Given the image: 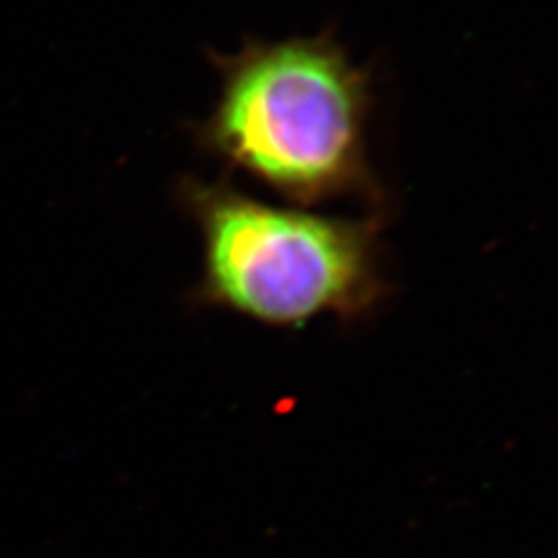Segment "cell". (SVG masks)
I'll return each instance as SVG.
<instances>
[{
  "label": "cell",
  "mask_w": 558,
  "mask_h": 558,
  "mask_svg": "<svg viewBox=\"0 0 558 558\" xmlns=\"http://www.w3.org/2000/svg\"><path fill=\"white\" fill-rule=\"evenodd\" d=\"M186 203L199 223L207 304L274 327L356 317L377 304L375 221L278 207L223 184H191Z\"/></svg>",
  "instance_id": "7a4b0ae2"
},
{
  "label": "cell",
  "mask_w": 558,
  "mask_h": 558,
  "mask_svg": "<svg viewBox=\"0 0 558 558\" xmlns=\"http://www.w3.org/2000/svg\"><path fill=\"white\" fill-rule=\"evenodd\" d=\"M220 92L199 141L292 203L375 195L371 77L327 34L255 41L214 59Z\"/></svg>",
  "instance_id": "6da1fadb"
}]
</instances>
